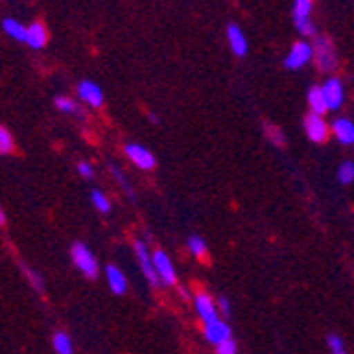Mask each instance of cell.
<instances>
[{
	"label": "cell",
	"mask_w": 354,
	"mask_h": 354,
	"mask_svg": "<svg viewBox=\"0 0 354 354\" xmlns=\"http://www.w3.org/2000/svg\"><path fill=\"white\" fill-rule=\"evenodd\" d=\"M13 151V136L7 127H0V153L9 155Z\"/></svg>",
	"instance_id": "27"
},
{
	"label": "cell",
	"mask_w": 354,
	"mask_h": 354,
	"mask_svg": "<svg viewBox=\"0 0 354 354\" xmlns=\"http://www.w3.org/2000/svg\"><path fill=\"white\" fill-rule=\"evenodd\" d=\"M308 104H310V111L314 113V115H318V117H323L327 111H329V106H327V100H325V93H323V87H312L310 91H308Z\"/></svg>",
	"instance_id": "14"
},
{
	"label": "cell",
	"mask_w": 354,
	"mask_h": 354,
	"mask_svg": "<svg viewBox=\"0 0 354 354\" xmlns=\"http://www.w3.org/2000/svg\"><path fill=\"white\" fill-rule=\"evenodd\" d=\"M214 348H216V354H238V344L234 339H227Z\"/></svg>",
	"instance_id": "29"
},
{
	"label": "cell",
	"mask_w": 354,
	"mask_h": 354,
	"mask_svg": "<svg viewBox=\"0 0 354 354\" xmlns=\"http://www.w3.org/2000/svg\"><path fill=\"white\" fill-rule=\"evenodd\" d=\"M53 348H55V354H75L73 339L68 333H64V331H57L53 335Z\"/></svg>",
	"instance_id": "20"
},
{
	"label": "cell",
	"mask_w": 354,
	"mask_h": 354,
	"mask_svg": "<svg viewBox=\"0 0 354 354\" xmlns=\"http://www.w3.org/2000/svg\"><path fill=\"white\" fill-rule=\"evenodd\" d=\"M106 280H109V286H111V291L115 295H123L127 291V280H125L123 272L117 266L106 268Z\"/></svg>",
	"instance_id": "16"
},
{
	"label": "cell",
	"mask_w": 354,
	"mask_h": 354,
	"mask_svg": "<svg viewBox=\"0 0 354 354\" xmlns=\"http://www.w3.org/2000/svg\"><path fill=\"white\" fill-rule=\"evenodd\" d=\"M3 30L7 32V35L11 37V39H15V41H28V28H24L19 21H15V19H11V17H7L5 21H3Z\"/></svg>",
	"instance_id": "18"
},
{
	"label": "cell",
	"mask_w": 354,
	"mask_h": 354,
	"mask_svg": "<svg viewBox=\"0 0 354 354\" xmlns=\"http://www.w3.org/2000/svg\"><path fill=\"white\" fill-rule=\"evenodd\" d=\"M7 223V214H5V210L3 212H0V225H5Z\"/></svg>",
	"instance_id": "32"
},
{
	"label": "cell",
	"mask_w": 354,
	"mask_h": 354,
	"mask_svg": "<svg viewBox=\"0 0 354 354\" xmlns=\"http://www.w3.org/2000/svg\"><path fill=\"white\" fill-rule=\"evenodd\" d=\"M193 306H196V312H198L200 320H204V325L214 323V320L221 318L216 301L208 293H204V291H198L196 295H193Z\"/></svg>",
	"instance_id": "3"
},
{
	"label": "cell",
	"mask_w": 354,
	"mask_h": 354,
	"mask_svg": "<svg viewBox=\"0 0 354 354\" xmlns=\"http://www.w3.org/2000/svg\"><path fill=\"white\" fill-rule=\"evenodd\" d=\"M77 93H79V100L93 106V109H98L102 106L104 102V93L100 89L98 83H93V81H81L79 87H77Z\"/></svg>",
	"instance_id": "10"
},
{
	"label": "cell",
	"mask_w": 354,
	"mask_h": 354,
	"mask_svg": "<svg viewBox=\"0 0 354 354\" xmlns=\"http://www.w3.org/2000/svg\"><path fill=\"white\" fill-rule=\"evenodd\" d=\"M149 119H151V123H157V115H155V113H151Z\"/></svg>",
	"instance_id": "33"
},
{
	"label": "cell",
	"mask_w": 354,
	"mask_h": 354,
	"mask_svg": "<svg viewBox=\"0 0 354 354\" xmlns=\"http://www.w3.org/2000/svg\"><path fill=\"white\" fill-rule=\"evenodd\" d=\"M227 39H230V47H232L234 55L242 57V55L246 53V49H248V43H246V39H244V35H242V30H240L236 24H232V26L227 28Z\"/></svg>",
	"instance_id": "17"
},
{
	"label": "cell",
	"mask_w": 354,
	"mask_h": 354,
	"mask_svg": "<svg viewBox=\"0 0 354 354\" xmlns=\"http://www.w3.org/2000/svg\"><path fill=\"white\" fill-rule=\"evenodd\" d=\"M337 180L342 185H350L354 180V162H344L337 170Z\"/></svg>",
	"instance_id": "25"
},
{
	"label": "cell",
	"mask_w": 354,
	"mask_h": 354,
	"mask_svg": "<svg viewBox=\"0 0 354 354\" xmlns=\"http://www.w3.org/2000/svg\"><path fill=\"white\" fill-rule=\"evenodd\" d=\"M153 261H155V270L159 276V282L166 286H174L176 284V270L170 261V257L164 250H155L153 252Z\"/></svg>",
	"instance_id": "6"
},
{
	"label": "cell",
	"mask_w": 354,
	"mask_h": 354,
	"mask_svg": "<svg viewBox=\"0 0 354 354\" xmlns=\"http://www.w3.org/2000/svg\"><path fill=\"white\" fill-rule=\"evenodd\" d=\"M91 204H93L95 210L102 212V214L111 212V200L104 196V193H102L100 189H93V191H91Z\"/></svg>",
	"instance_id": "22"
},
{
	"label": "cell",
	"mask_w": 354,
	"mask_h": 354,
	"mask_svg": "<svg viewBox=\"0 0 354 354\" xmlns=\"http://www.w3.org/2000/svg\"><path fill=\"white\" fill-rule=\"evenodd\" d=\"M134 250H136V259L140 263V270L145 274V278L157 286L159 284V276H157V270H155V261H153V252H149V246L142 242V240H136L134 242Z\"/></svg>",
	"instance_id": "4"
},
{
	"label": "cell",
	"mask_w": 354,
	"mask_h": 354,
	"mask_svg": "<svg viewBox=\"0 0 354 354\" xmlns=\"http://www.w3.org/2000/svg\"><path fill=\"white\" fill-rule=\"evenodd\" d=\"M77 172L83 176V178H93V168H91V164H87V162H79L77 164Z\"/></svg>",
	"instance_id": "31"
},
{
	"label": "cell",
	"mask_w": 354,
	"mask_h": 354,
	"mask_svg": "<svg viewBox=\"0 0 354 354\" xmlns=\"http://www.w3.org/2000/svg\"><path fill=\"white\" fill-rule=\"evenodd\" d=\"M327 344H329L331 354H346V346H344V339H342L339 335L331 333V335L327 337Z\"/></svg>",
	"instance_id": "28"
},
{
	"label": "cell",
	"mask_w": 354,
	"mask_h": 354,
	"mask_svg": "<svg viewBox=\"0 0 354 354\" xmlns=\"http://www.w3.org/2000/svg\"><path fill=\"white\" fill-rule=\"evenodd\" d=\"M310 11H312V0H295V11H293L295 26L301 35H308V37H312L316 32V28L310 19Z\"/></svg>",
	"instance_id": "9"
},
{
	"label": "cell",
	"mask_w": 354,
	"mask_h": 354,
	"mask_svg": "<svg viewBox=\"0 0 354 354\" xmlns=\"http://www.w3.org/2000/svg\"><path fill=\"white\" fill-rule=\"evenodd\" d=\"M312 49H314V59H316V64H318V68H320V71L329 73V71L335 68L337 55H335V49H333V45H331V41H329L327 37H318V39L314 41Z\"/></svg>",
	"instance_id": "2"
},
{
	"label": "cell",
	"mask_w": 354,
	"mask_h": 354,
	"mask_svg": "<svg viewBox=\"0 0 354 354\" xmlns=\"http://www.w3.org/2000/svg\"><path fill=\"white\" fill-rule=\"evenodd\" d=\"M314 57V49L312 45L308 43H295L293 49L288 51V55L284 57V66L291 68V71H297L301 66H306V64Z\"/></svg>",
	"instance_id": "8"
},
{
	"label": "cell",
	"mask_w": 354,
	"mask_h": 354,
	"mask_svg": "<svg viewBox=\"0 0 354 354\" xmlns=\"http://www.w3.org/2000/svg\"><path fill=\"white\" fill-rule=\"evenodd\" d=\"M71 254H73V261H75V268L89 280L98 278L100 276V266H98V259H95V254L91 252V248L83 242H75L73 248H71Z\"/></svg>",
	"instance_id": "1"
},
{
	"label": "cell",
	"mask_w": 354,
	"mask_h": 354,
	"mask_svg": "<svg viewBox=\"0 0 354 354\" xmlns=\"http://www.w3.org/2000/svg\"><path fill=\"white\" fill-rule=\"evenodd\" d=\"M204 337H206L208 344L218 346V344H223V342L232 339V329H230L227 323H225V320L218 318V320H214V323L204 325Z\"/></svg>",
	"instance_id": "11"
},
{
	"label": "cell",
	"mask_w": 354,
	"mask_h": 354,
	"mask_svg": "<svg viewBox=\"0 0 354 354\" xmlns=\"http://www.w3.org/2000/svg\"><path fill=\"white\" fill-rule=\"evenodd\" d=\"M19 270H21V274L28 278V282H30L32 286H35L39 293H43V278H41L35 270H32L30 266H26L24 261H19Z\"/></svg>",
	"instance_id": "23"
},
{
	"label": "cell",
	"mask_w": 354,
	"mask_h": 354,
	"mask_svg": "<svg viewBox=\"0 0 354 354\" xmlns=\"http://www.w3.org/2000/svg\"><path fill=\"white\" fill-rule=\"evenodd\" d=\"M263 130H266V136H268L276 147H284V145H286V138H284V134L280 132V127H276V125H272V123H266V125H263Z\"/></svg>",
	"instance_id": "24"
},
{
	"label": "cell",
	"mask_w": 354,
	"mask_h": 354,
	"mask_svg": "<svg viewBox=\"0 0 354 354\" xmlns=\"http://www.w3.org/2000/svg\"><path fill=\"white\" fill-rule=\"evenodd\" d=\"M32 49H43L47 45V28L41 21L30 24L28 28V41H26Z\"/></svg>",
	"instance_id": "15"
},
{
	"label": "cell",
	"mask_w": 354,
	"mask_h": 354,
	"mask_svg": "<svg viewBox=\"0 0 354 354\" xmlns=\"http://www.w3.org/2000/svg\"><path fill=\"white\" fill-rule=\"evenodd\" d=\"M304 130H306V134H308V138H310L312 142L320 145V142H325V140L329 138V130H331V127L325 123L323 117H318V115L310 113V115L304 119Z\"/></svg>",
	"instance_id": "5"
},
{
	"label": "cell",
	"mask_w": 354,
	"mask_h": 354,
	"mask_svg": "<svg viewBox=\"0 0 354 354\" xmlns=\"http://www.w3.org/2000/svg\"><path fill=\"white\" fill-rule=\"evenodd\" d=\"M125 155H127V159L136 166V168H140V170H153L155 168V155L147 149V147H142V145H125Z\"/></svg>",
	"instance_id": "7"
},
{
	"label": "cell",
	"mask_w": 354,
	"mask_h": 354,
	"mask_svg": "<svg viewBox=\"0 0 354 354\" xmlns=\"http://www.w3.org/2000/svg\"><path fill=\"white\" fill-rule=\"evenodd\" d=\"M187 248H189V252H191L193 257H198V259H204L206 252H208V246H206V242H204L200 236H191V238L187 240Z\"/></svg>",
	"instance_id": "21"
},
{
	"label": "cell",
	"mask_w": 354,
	"mask_h": 354,
	"mask_svg": "<svg viewBox=\"0 0 354 354\" xmlns=\"http://www.w3.org/2000/svg\"><path fill=\"white\" fill-rule=\"evenodd\" d=\"M331 132L335 134L337 142L354 145V123L350 119H335L331 123Z\"/></svg>",
	"instance_id": "13"
},
{
	"label": "cell",
	"mask_w": 354,
	"mask_h": 354,
	"mask_svg": "<svg viewBox=\"0 0 354 354\" xmlns=\"http://www.w3.org/2000/svg\"><path fill=\"white\" fill-rule=\"evenodd\" d=\"M55 106H57V111L68 113V115H75V117H79V119H83V117H85V111H83L75 100L64 98V95H57V98H55Z\"/></svg>",
	"instance_id": "19"
},
{
	"label": "cell",
	"mask_w": 354,
	"mask_h": 354,
	"mask_svg": "<svg viewBox=\"0 0 354 354\" xmlns=\"http://www.w3.org/2000/svg\"><path fill=\"white\" fill-rule=\"evenodd\" d=\"M111 174L119 180V185H121V189L125 191V196L130 198V200H136V193L132 191V187H130V183H127V178L123 176V172L119 170V168H115V166H111Z\"/></svg>",
	"instance_id": "26"
},
{
	"label": "cell",
	"mask_w": 354,
	"mask_h": 354,
	"mask_svg": "<svg viewBox=\"0 0 354 354\" xmlns=\"http://www.w3.org/2000/svg\"><path fill=\"white\" fill-rule=\"evenodd\" d=\"M323 93H325L329 111H337L342 106V102H344V85H342L339 79H329L323 85Z\"/></svg>",
	"instance_id": "12"
},
{
	"label": "cell",
	"mask_w": 354,
	"mask_h": 354,
	"mask_svg": "<svg viewBox=\"0 0 354 354\" xmlns=\"http://www.w3.org/2000/svg\"><path fill=\"white\" fill-rule=\"evenodd\" d=\"M216 306H218V314L223 318H230L232 316V308H230V299L227 297H218L216 299Z\"/></svg>",
	"instance_id": "30"
}]
</instances>
